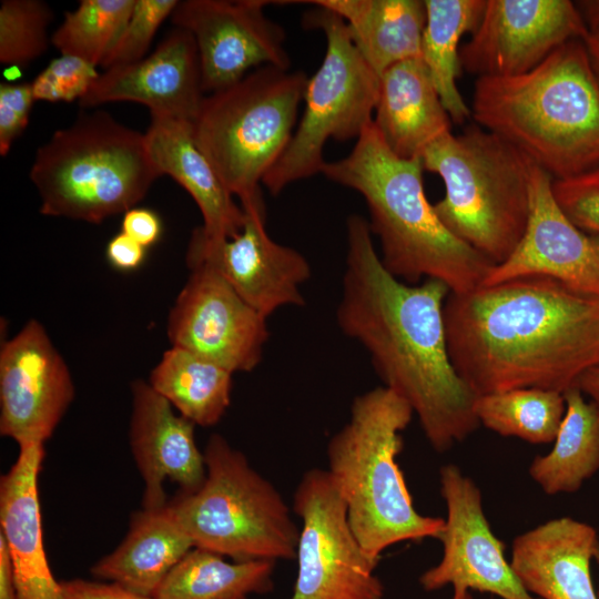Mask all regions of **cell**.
Wrapping results in <instances>:
<instances>
[{
	"label": "cell",
	"mask_w": 599,
	"mask_h": 599,
	"mask_svg": "<svg viewBox=\"0 0 599 599\" xmlns=\"http://www.w3.org/2000/svg\"><path fill=\"white\" fill-rule=\"evenodd\" d=\"M564 397L566 412L554 446L528 468L530 478L549 496L579 490L599 470V409L579 386Z\"/></svg>",
	"instance_id": "obj_27"
},
{
	"label": "cell",
	"mask_w": 599,
	"mask_h": 599,
	"mask_svg": "<svg viewBox=\"0 0 599 599\" xmlns=\"http://www.w3.org/2000/svg\"><path fill=\"white\" fill-rule=\"evenodd\" d=\"M293 510L302 527L291 599H384V586L375 575L378 561L355 537L345 502L327 469L304 473L294 493Z\"/></svg>",
	"instance_id": "obj_11"
},
{
	"label": "cell",
	"mask_w": 599,
	"mask_h": 599,
	"mask_svg": "<svg viewBox=\"0 0 599 599\" xmlns=\"http://www.w3.org/2000/svg\"><path fill=\"white\" fill-rule=\"evenodd\" d=\"M274 561L229 562L193 548L167 575L153 599H247L273 589Z\"/></svg>",
	"instance_id": "obj_30"
},
{
	"label": "cell",
	"mask_w": 599,
	"mask_h": 599,
	"mask_svg": "<svg viewBox=\"0 0 599 599\" xmlns=\"http://www.w3.org/2000/svg\"><path fill=\"white\" fill-rule=\"evenodd\" d=\"M159 176L145 134L103 111L55 131L30 170L41 214L95 224L135 207Z\"/></svg>",
	"instance_id": "obj_7"
},
{
	"label": "cell",
	"mask_w": 599,
	"mask_h": 599,
	"mask_svg": "<svg viewBox=\"0 0 599 599\" xmlns=\"http://www.w3.org/2000/svg\"><path fill=\"white\" fill-rule=\"evenodd\" d=\"M413 415L393 390L373 388L353 399L347 423L327 444V471L345 502L349 526L376 561L395 544L438 539L445 524L415 509L397 461L402 432Z\"/></svg>",
	"instance_id": "obj_5"
},
{
	"label": "cell",
	"mask_w": 599,
	"mask_h": 599,
	"mask_svg": "<svg viewBox=\"0 0 599 599\" xmlns=\"http://www.w3.org/2000/svg\"><path fill=\"white\" fill-rule=\"evenodd\" d=\"M265 0H183L171 14L197 47L204 92L223 90L251 69L273 65L291 70L285 31L266 17Z\"/></svg>",
	"instance_id": "obj_13"
},
{
	"label": "cell",
	"mask_w": 599,
	"mask_h": 599,
	"mask_svg": "<svg viewBox=\"0 0 599 599\" xmlns=\"http://www.w3.org/2000/svg\"><path fill=\"white\" fill-rule=\"evenodd\" d=\"M245 222L230 238H210L196 227L189 243V267L217 272L255 311L268 317L281 307L305 304L302 286L311 277L306 257L274 241L265 226V207L243 210Z\"/></svg>",
	"instance_id": "obj_16"
},
{
	"label": "cell",
	"mask_w": 599,
	"mask_h": 599,
	"mask_svg": "<svg viewBox=\"0 0 599 599\" xmlns=\"http://www.w3.org/2000/svg\"><path fill=\"white\" fill-rule=\"evenodd\" d=\"M303 24L323 32L326 52L307 80L305 108L286 150L263 177L272 195L322 173L326 142L357 140L373 122L378 99L379 77L353 44L341 17L316 7L304 14Z\"/></svg>",
	"instance_id": "obj_10"
},
{
	"label": "cell",
	"mask_w": 599,
	"mask_h": 599,
	"mask_svg": "<svg viewBox=\"0 0 599 599\" xmlns=\"http://www.w3.org/2000/svg\"><path fill=\"white\" fill-rule=\"evenodd\" d=\"M167 319L172 346L185 348L231 373L262 361L270 333L266 317L250 306L214 270L196 265Z\"/></svg>",
	"instance_id": "obj_15"
},
{
	"label": "cell",
	"mask_w": 599,
	"mask_h": 599,
	"mask_svg": "<svg viewBox=\"0 0 599 599\" xmlns=\"http://www.w3.org/2000/svg\"><path fill=\"white\" fill-rule=\"evenodd\" d=\"M194 548L169 505L132 516L122 542L91 568L97 578L109 580L139 596L153 598L173 568Z\"/></svg>",
	"instance_id": "obj_25"
},
{
	"label": "cell",
	"mask_w": 599,
	"mask_h": 599,
	"mask_svg": "<svg viewBox=\"0 0 599 599\" xmlns=\"http://www.w3.org/2000/svg\"><path fill=\"white\" fill-rule=\"evenodd\" d=\"M373 123L400 159H420L435 141L451 132L430 73L420 58L398 62L379 77Z\"/></svg>",
	"instance_id": "obj_24"
},
{
	"label": "cell",
	"mask_w": 599,
	"mask_h": 599,
	"mask_svg": "<svg viewBox=\"0 0 599 599\" xmlns=\"http://www.w3.org/2000/svg\"><path fill=\"white\" fill-rule=\"evenodd\" d=\"M50 7L40 0H3L0 6V61L26 67L49 44Z\"/></svg>",
	"instance_id": "obj_33"
},
{
	"label": "cell",
	"mask_w": 599,
	"mask_h": 599,
	"mask_svg": "<svg viewBox=\"0 0 599 599\" xmlns=\"http://www.w3.org/2000/svg\"><path fill=\"white\" fill-rule=\"evenodd\" d=\"M307 75L264 65L205 97L192 123L197 146L243 210L265 207L260 184L286 150Z\"/></svg>",
	"instance_id": "obj_8"
},
{
	"label": "cell",
	"mask_w": 599,
	"mask_h": 599,
	"mask_svg": "<svg viewBox=\"0 0 599 599\" xmlns=\"http://www.w3.org/2000/svg\"><path fill=\"white\" fill-rule=\"evenodd\" d=\"M0 479V538L10 556L19 599H58L61 582L50 569L42 538L38 476L42 444H23Z\"/></svg>",
	"instance_id": "obj_22"
},
{
	"label": "cell",
	"mask_w": 599,
	"mask_h": 599,
	"mask_svg": "<svg viewBox=\"0 0 599 599\" xmlns=\"http://www.w3.org/2000/svg\"><path fill=\"white\" fill-rule=\"evenodd\" d=\"M475 122L554 180L599 165V81L583 40L566 42L532 70L475 83Z\"/></svg>",
	"instance_id": "obj_3"
},
{
	"label": "cell",
	"mask_w": 599,
	"mask_h": 599,
	"mask_svg": "<svg viewBox=\"0 0 599 599\" xmlns=\"http://www.w3.org/2000/svg\"><path fill=\"white\" fill-rule=\"evenodd\" d=\"M588 34L572 1L487 0L470 40L460 48V65L478 78L518 75L566 42Z\"/></svg>",
	"instance_id": "obj_14"
},
{
	"label": "cell",
	"mask_w": 599,
	"mask_h": 599,
	"mask_svg": "<svg viewBox=\"0 0 599 599\" xmlns=\"http://www.w3.org/2000/svg\"><path fill=\"white\" fill-rule=\"evenodd\" d=\"M447 347L476 396L517 388L564 394L599 367V296L545 276L449 293Z\"/></svg>",
	"instance_id": "obj_2"
},
{
	"label": "cell",
	"mask_w": 599,
	"mask_h": 599,
	"mask_svg": "<svg viewBox=\"0 0 599 599\" xmlns=\"http://www.w3.org/2000/svg\"><path fill=\"white\" fill-rule=\"evenodd\" d=\"M69 367L43 325L30 319L0 351V434L44 444L74 399Z\"/></svg>",
	"instance_id": "obj_17"
},
{
	"label": "cell",
	"mask_w": 599,
	"mask_h": 599,
	"mask_svg": "<svg viewBox=\"0 0 599 599\" xmlns=\"http://www.w3.org/2000/svg\"><path fill=\"white\" fill-rule=\"evenodd\" d=\"M0 599H19L12 564L4 541L0 538Z\"/></svg>",
	"instance_id": "obj_41"
},
{
	"label": "cell",
	"mask_w": 599,
	"mask_h": 599,
	"mask_svg": "<svg viewBox=\"0 0 599 599\" xmlns=\"http://www.w3.org/2000/svg\"><path fill=\"white\" fill-rule=\"evenodd\" d=\"M135 0H82L51 37L62 55L101 65L126 26Z\"/></svg>",
	"instance_id": "obj_32"
},
{
	"label": "cell",
	"mask_w": 599,
	"mask_h": 599,
	"mask_svg": "<svg viewBox=\"0 0 599 599\" xmlns=\"http://www.w3.org/2000/svg\"><path fill=\"white\" fill-rule=\"evenodd\" d=\"M346 235L337 325L365 348L384 386L412 407L429 445L445 453L479 427L477 396L448 353L444 306L450 290L434 278L413 285L392 275L363 216H348Z\"/></svg>",
	"instance_id": "obj_1"
},
{
	"label": "cell",
	"mask_w": 599,
	"mask_h": 599,
	"mask_svg": "<svg viewBox=\"0 0 599 599\" xmlns=\"http://www.w3.org/2000/svg\"><path fill=\"white\" fill-rule=\"evenodd\" d=\"M578 386L599 409V367L587 370L580 377Z\"/></svg>",
	"instance_id": "obj_42"
},
{
	"label": "cell",
	"mask_w": 599,
	"mask_h": 599,
	"mask_svg": "<svg viewBox=\"0 0 599 599\" xmlns=\"http://www.w3.org/2000/svg\"><path fill=\"white\" fill-rule=\"evenodd\" d=\"M479 425L504 437L529 444L552 443L566 412L564 394L539 388H517L477 396Z\"/></svg>",
	"instance_id": "obj_31"
},
{
	"label": "cell",
	"mask_w": 599,
	"mask_h": 599,
	"mask_svg": "<svg viewBox=\"0 0 599 599\" xmlns=\"http://www.w3.org/2000/svg\"><path fill=\"white\" fill-rule=\"evenodd\" d=\"M205 97L195 39L175 28L150 55L100 73L79 104L136 102L146 105L151 115L193 123Z\"/></svg>",
	"instance_id": "obj_19"
},
{
	"label": "cell",
	"mask_w": 599,
	"mask_h": 599,
	"mask_svg": "<svg viewBox=\"0 0 599 599\" xmlns=\"http://www.w3.org/2000/svg\"><path fill=\"white\" fill-rule=\"evenodd\" d=\"M583 42L587 48L592 69L599 81V31L589 32Z\"/></svg>",
	"instance_id": "obj_44"
},
{
	"label": "cell",
	"mask_w": 599,
	"mask_h": 599,
	"mask_svg": "<svg viewBox=\"0 0 599 599\" xmlns=\"http://www.w3.org/2000/svg\"><path fill=\"white\" fill-rule=\"evenodd\" d=\"M552 177L535 164L526 230L512 253L493 265L481 286L545 276L599 296V235L577 227L558 205Z\"/></svg>",
	"instance_id": "obj_18"
},
{
	"label": "cell",
	"mask_w": 599,
	"mask_h": 599,
	"mask_svg": "<svg viewBox=\"0 0 599 599\" xmlns=\"http://www.w3.org/2000/svg\"><path fill=\"white\" fill-rule=\"evenodd\" d=\"M31 83L0 84V154L6 156L29 123L34 102Z\"/></svg>",
	"instance_id": "obj_37"
},
{
	"label": "cell",
	"mask_w": 599,
	"mask_h": 599,
	"mask_svg": "<svg viewBox=\"0 0 599 599\" xmlns=\"http://www.w3.org/2000/svg\"><path fill=\"white\" fill-rule=\"evenodd\" d=\"M232 375L219 364L172 346L152 369L149 384L195 425L217 424L231 403Z\"/></svg>",
	"instance_id": "obj_29"
},
{
	"label": "cell",
	"mask_w": 599,
	"mask_h": 599,
	"mask_svg": "<svg viewBox=\"0 0 599 599\" xmlns=\"http://www.w3.org/2000/svg\"><path fill=\"white\" fill-rule=\"evenodd\" d=\"M589 32L599 31V0L576 2Z\"/></svg>",
	"instance_id": "obj_43"
},
{
	"label": "cell",
	"mask_w": 599,
	"mask_h": 599,
	"mask_svg": "<svg viewBox=\"0 0 599 599\" xmlns=\"http://www.w3.org/2000/svg\"><path fill=\"white\" fill-rule=\"evenodd\" d=\"M423 172L422 159L395 155L373 122L347 156L322 169L327 179L364 197L370 232L392 275L413 285L438 280L450 293L471 291L493 264L444 226L426 196Z\"/></svg>",
	"instance_id": "obj_4"
},
{
	"label": "cell",
	"mask_w": 599,
	"mask_h": 599,
	"mask_svg": "<svg viewBox=\"0 0 599 599\" xmlns=\"http://www.w3.org/2000/svg\"><path fill=\"white\" fill-rule=\"evenodd\" d=\"M329 10L347 26L349 38L380 77L392 65L420 58L426 23L425 0L304 1Z\"/></svg>",
	"instance_id": "obj_26"
},
{
	"label": "cell",
	"mask_w": 599,
	"mask_h": 599,
	"mask_svg": "<svg viewBox=\"0 0 599 599\" xmlns=\"http://www.w3.org/2000/svg\"><path fill=\"white\" fill-rule=\"evenodd\" d=\"M131 392L129 439L144 483L143 508H162L167 504L165 480L176 483L180 494L200 488L206 476L204 453L195 443V424L175 414L149 383L136 379Z\"/></svg>",
	"instance_id": "obj_20"
},
{
	"label": "cell",
	"mask_w": 599,
	"mask_h": 599,
	"mask_svg": "<svg viewBox=\"0 0 599 599\" xmlns=\"http://www.w3.org/2000/svg\"><path fill=\"white\" fill-rule=\"evenodd\" d=\"M439 485L447 509L437 539L443 555L419 577L423 589L453 586L454 590H477L500 599H538L525 590L506 559L504 545L485 516L476 483L458 466L447 464L439 469Z\"/></svg>",
	"instance_id": "obj_12"
},
{
	"label": "cell",
	"mask_w": 599,
	"mask_h": 599,
	"mask_svg": "<svg viewBox=\"0 0 599 599\" xmlns=\"http://www.w3.org/2000/svg\"><path fill=\"white\" fill-rule=\"evenodd\" d=\"M122 231L145 248L155 244L162 233L160 216L145 207H133L123 214Z\"/></svg>",
	"instance_id": "obj_39"
},
{
	"label": "cell",
	"mask_w": 599,
	"mask_h": 599,
	"mask_svg": "<svg viewBox=\"0 0 599 599\" xmlns=\"http://www.w3.org/2000/svg\"><path fill=\"white\" fill-rule=\"evenodd\" d=\"M599 532V530H598ZM593 559L599 568V540H598V544H597V547H596V550H595V556H593ZM598 598H599V591H598Z\"/></svg>",
	"instance_id": "obj_46"
},
{
	"label": "cell",
	"mask_w": 599,
	"mask_h": 599,
	"mask_svg": "<svg viewBox=\"0 0 599 599\" xmlns=\"http://www.w3.org/2000/svg\"><path fill=\"white\" fill-rule=\"evenodd\" d=\"M552 192L577 227L599 235V165L576 176L552 180Z\"/></svg>",
	"instance_id": "obj_36"
},
{
	"label": "cell",
	"mask_w": 599,
	"mask_h": 599,
	"mask_svg": "<svg viewBox=\"0 0 599 599\" xmlns=\"http://www.w3.org/2000/svg\"><path fill=\"white\" fill-rule=\"evenodd\" d=\"M420 159L444 182L445 195L434 204L444 226L493 265L502 263L528 222L531 159L479 125L445 134Z\"/></svg>",
	"instance_id": "obj_6"
},
{
	"label": "cell",
	"mask_w": 599,
	"mask_h": 599,
	"mask_svg": "<svg viewBox=\"0 0 599 599\" xmlns=\"http://www.w3.org/2000/svg\"><path fill=\"white\" fill-rule=\"evenodd\" d=\"M486 4L487 0H425L420 59L451 122L457 124L471 118V110L457 88L461 71L459 43L465 33L475 31Z\"/></svg>",
	"instance_id": "obj_28"
},
{
	"label": "cell",
	"mask_w": 599,
	"mask_h": 599,
	"mask_svg": "<svg viewBox=\"0 0 599 599\" xmlns=\"http://www.w3.org/2000/svg\"><path fill=\"white\" fill-rule=\"evenodd\" d=\"M145 133L150 158L160 173L174 179L192 196L210 238H230L241 232L245 213L197 146L192 123L151 115Z\"/></svg>",
	"instance_id": "obj_23"
},
{
	"label": "cell",
	"mask_w": 599,
	"mask_h": 599,
	"mask_svg": "<svg viewBox=\"0 0 599 599\" xmlns=\"http://www.w3.org/2000/svg\"><path fill=\"white\" fill-rule=\"evenodd\" d=\"M100 73L91 63L70 55L53 59L31 82L34 100L80 101Z\"/></svg>",
	"instance_id": "obj_35"
},
{
	"label": "cell",
	"mask_w": 599,
	"mask_h": 599,
	"mask_svg": "<svg viewBox=\"0 0 599 599\" xmlns=\"http://www.w3.org/2000/svg\"><path fill=\"white\" fill-rule=\"evenodd\" d=\"M105 255L114 268L130 272L136 270L143 263L145 247L129 235L120 232L108 243Z\"/></svg>",
	"instance_id": "obj_40"
},
{
	"label": "cell",
	"mask_w": 599,
	"mask_h": 599,
	"mask_svg": "<svg viewBox=\"0 0 599 599\" xmlns=\"http://www.w3.org/2000/svg\"><path fill=\"white\" fill-rule=\"evenodd\" d=\"M203 453V484L167 502L194 548L234 561L296 559L300 530L274 485L219 434Z\"/></svg>",
	"instance_id": "obj_9"
},
{
	"label": "cell",
	"mask_w": 599,
	"mask_h": 599,
	"mask_svg": "<svg viewBox=\"0 0 599 599\" xmlns=\"http://www.w3.org/2000/svg\"><path fill=\"white\" fill-rule=\"evenodd\" d=\"M58 599H153L139 596L123 587L110 582H93L83 579H72L61 582Z\"/></svg>",
	"instance_id": "obj_38"
},
{
	"label": "cell",
	"mask_w": 599,
	"mask_h": 599,
	"mask_svg": "<svg viewBox=\"0 0 599 599\" xmlns=\"http://www.w3.org/2000/svg\"><path fill=\"white\" fill-rule=\"evenodd\" d=\"M598 540L591 525L554 518L515 537L510 565L525 590L538 599H599L590 573Z\"/></svg>",
	"instance_id": "obj_21"
},
{
	"label": "cell",
	"mask_w": 599,
	"mask_h": 599,
	"mask_svg": "<svg viewBox=\"0 0 599 599\" xmlns=\"http://www.w3.org/2000/svg\"><path fill=\"white\" fill-rule=\"evenodd\" d=\"M176 0H135L131 17L101 67L104 70L145 58L161 23L171 17Z\"/></svg>",
	"instance_id": "obj_34"
},
{
	"label": "cell",
	"mask_w": 599,
	"mask_h": 599,
	"mask_svg": "<svg viewBox=\"0 0 599 599\" xmlns=\"http://www.w3.org/2000/svg\"><path fill=\"white\" fill-rule=\"evenodd\" d=\"M453 599H475L470 590H454Z\"/></svg>",
	"instance_id": "obj_45"
}]
</instances>
